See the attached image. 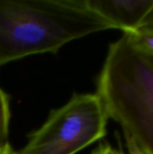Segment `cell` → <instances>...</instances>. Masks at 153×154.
Instances as JSON below:
<instances>
[{
	"mask_svg": "<svg viewBox=\"0 0 153 154\" xmlns=\"http://www.w3.org/2000/svg\"><path fill=\"white\" fill-rule=\"evenodd\" d=\"M125 142H126V147L128 150V154H143L142 151L138 148L136 143L133 142L132 138H130L127 135H124Z\"/></svg>",
	"mask_w": 153,
	"mask_h": 154,
	"instance_id": "ba28073f",
	"label": "cell"
},
{
	"mask_svg": "<svg viewBox=\"0 0 153 154\" xmlns=\"http://www.w3.org/2000/svg\"><path fill=\"white\" fill-rule=\"evenodd\" d=\"M108 29L87 0H0V66Z\"/></svg>",
	"mask_w": 153,
	"mask_h": 154,
	"instance_id": "6da1fadb",
	"label": "cell"
},
{
	"mask_svg": "<svg viewBox=\"0 0 153 154\" xmlns=\"http://www.w3.org/2000/svg\"><path fill=\"white\" fill-rule=\"evenodd\" d=\"M140 50L153 57V30L124 33Z\"/></svg>",
	"mask_w": 153,
	"mask_h": 154,
	"instance_id": "8992f818",
	"label": "cell"
},
{
	"mask_svg": "<svg viewBox=\"0 0 153 154\" xmlns=\"http://www.w3.org/2000/svg\"><path fill=\"white\" fill-rule=\"evenodd\" d=\"M10 117V99L0 88V151L8 143Z\"/></svg>",
	"mask_w": 153,
	"mask_h": 154,
	"instance_id": "5b68a950",
	"label": "cell"
},
{
	"mask_svg": "<svg viewBox=\"0 0 153 154\" xmlns=\"http://www.w3.org/2000/svg\"><path fill=\"white\" fill-rule=\"evenodd\" d=\"M111 27L125 32L153 30V0H87Z\"/></svg>",
	"mask_w": 153,
	"mask_h": 154,
	"instance_id": "277c9868",
	"label": "cell"
},
{
	"mask_svg": "<svg viewBox=\"0 0 153 154\" xmlns=\"http://www.w3.org/2000/svg\"><path fill=\"white\" fill-rule=\"evenodd\" d=\"M15 152H16L14 151V149L12 148L9 143L0 151V154H15Z\"/></svg>",
	"mask_w": 153,
	"mask_h": 154,
	"instance_id": "9c48e42d",
	"label": "cell"
},
{
	"mask_svg": "<svg viewBox=\"0 0 153 154\" xmlns=\"http://www.w3.org/2000/svg\"><path fill=\"white\" fill-rule=\"evenodd\" d=\"M108 119L96 94H74L67 104L50 111L15 154H76L106 136Z\"/></svg>",
	"mask_w": 153,
	"mask_h": 154,
	"instance_id": "3957f363",
	"label": "cell"
},
{
	"mask_svg": "<svg viewBox=\"0 0 153 154\" xmlns=\"http://www.w3.org/2000/svg\"><path fill=\"white\" fill-rule=\"evenodd\" d=\"M91 154H124L122 148L120 150L115 149L108 143H100L99 145L93 150Z\"/></svg>",
	"mask_w": 153,
	"mask_h": 154,
	"instance_id": "52a82bcc",
	"label": "cell"
},
{
	"mask_svg": "<svg viewBox=\"0 0 153 154\" xmlns=\"http://www.w3.org/2000/svg\"><path fill=\"white\" fill-rule=\"evenodd\" d=\"M108 118L143 154H153V57L125 34L111 43L96 79V93Z\"/></svg>",
	"mask_w": 153,
	"mask_h": 154,
	"instance_id": "7a4b0ae2",
	"label": "cell"
}]
</instances>
